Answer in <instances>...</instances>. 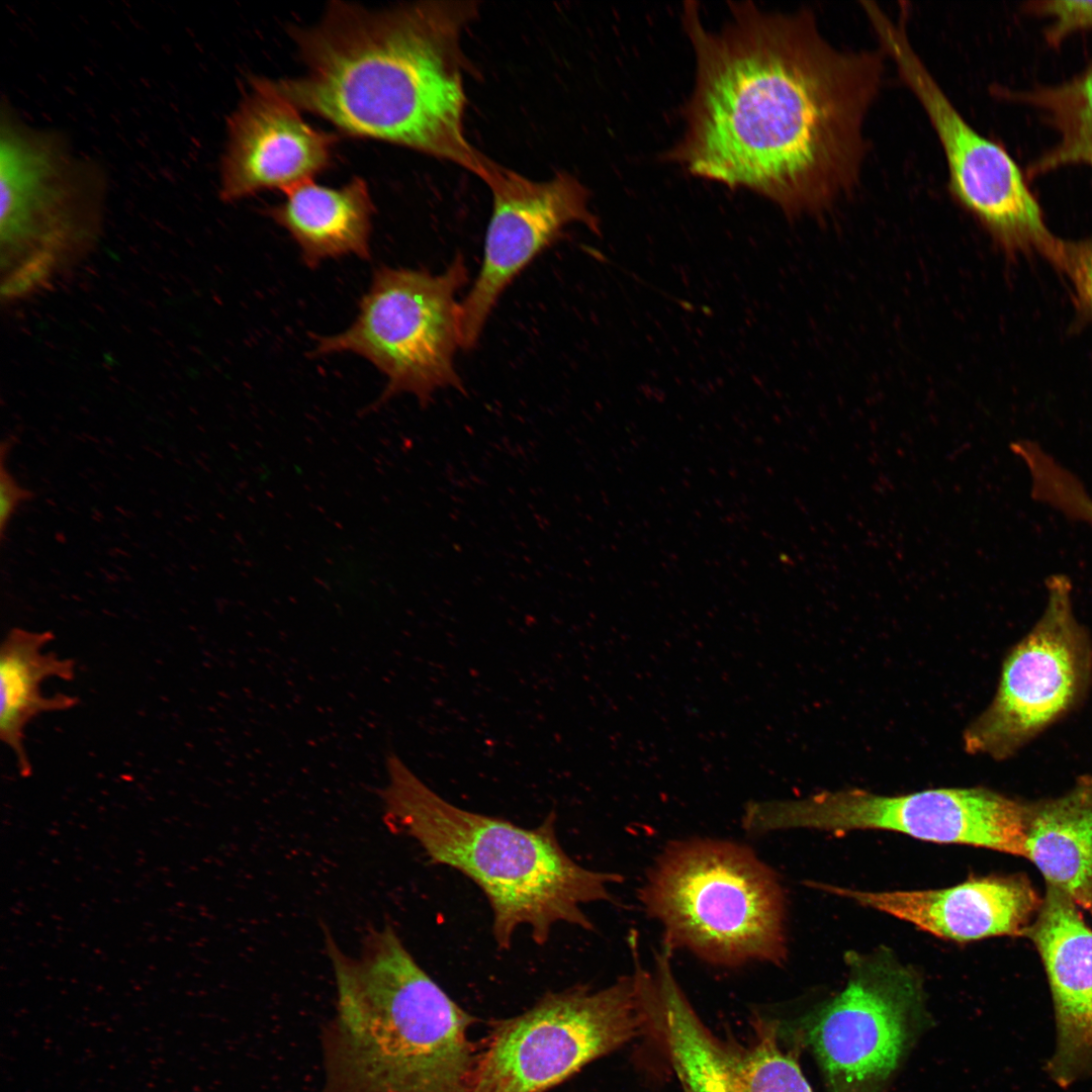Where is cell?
<instances>
[{"label": "cell", "instance_id": "obj_24", "mask_svg": "<svg viewBox=\"0 0 1092 1092\" xmlns=\"http://www.w3.org/2000/svg\"><path fill=\"white\" fill-rule=\"evenodd\" d=\"M15 439L9 437L0 447V535L4 537L8 524L18 507L34 497V492L22 487L6 467V456L14 445Z\"/></svg>", "mask_w": 1092, "mask_h": 1092}, {"label": "cell", "instance_id": "obj_17", "mask_svg": "<svg viewBox=\"0 0 1092 1092\" xmlns=\"http://www.w3.org/2000/svg\"><path fill=\"white\" fill-rule=\"evenodd\" d=\"M821 890L909 922L937 937L967 942L1025 935L1041 902L1020 877L972 878L957 886L919 891L869 892L816 884Z\"/></svg>", "mask_w": 1092, "mask_h": 1092}, {"label": "cell", "instance_id": "obj_18", "mask_svg": "<svg viewBox=\"0 0 1092 1092\" xmlns=\"http://www.w3.org/2000/svg\"><path fill=\"white\" fill-rule=\"evenodd\" d=\"M284 194L282 203L267 208L266 214L290 235L308 268L350 255L370 258L375 208L363 179L354 177L340 188L310 180Z\"/></svg>", "mask_w": 1092, "mask_h": 1092}, {"label": "cell", "instance_id": "obj_20", "mask_svg": "<svg viewBox=\"0 0 1092 1092\" xmlns=\"http://www.w3.org/2000/svg\"><path fill=\"white\" fill-rule=\"evenodd\" d=\"M53 640L50 631L13 628L1 645L0 737L14 753L17 768L24 777L32 768L24 747L27 724L42 713L67 711L78 703L77 698L69 695L47 697L41 693L46 679L72 680L75 675L73 660L44 650Z\"/></svg>", "mask_w": 1092, "mask_h": 1092}, {"label": "cell", "instance_id": "obj_2", "mask_svg": "<svg viewBox=\"0 0 1092 1092\" xmlns=\"http://www.w3.org/2000/svg\"><path fill=\"white\" fill-rule=\"evenodd\" d=\"M477 10L473 1L382 10L332 1L315 25L291 30L303 74L267 83L347 134L450 161L482 180L492 161L465 136L460 44Z\"/></svg>", "mask_w": 1092, "mask_h": 1092}, {"label": "cell", "instance_id": "obj_7", "mask_svg": "<svg viewBox=\"0 0 1092 1092\" xmlns=\"http://www.w3.org/2000/svg\"><path fill=\"white\" fill-rule=\"evenodd\" d=\"M640 975L594 989L542 996L521 1014L492 1022L468 1092H544L646 1033Z\"/></svg>", "mask_w": 1092, "mask_h": 1092}, {"label": "cell", "instance_id": "obj_13", "mask_svg": "<svg viewBox=\"0 0 1092 1092\" xmlns=\"http://www.w3.org/2000/svg\"><path fill=\"white\" fill-rule=\"evenodd\" d=\"M671 953L662 944L653 970L642 969L641 982L646 1034L682 1092H813L799 1064L800 1046L785 1049L777 1018L754 1014L746 1040L710 1030L677 983Z\"/></svg>", "mask_w": 1092, "mask_h": 1092}, {"label": "cell", "instance_id": "obj_4", "mask_svg": "<svg viewBox=\"0 0 1092 1092\" xmlns=\"http://www.w3.org/2000/svg\"><path fill=\"white\" fill-rule=\"evenodd\" d=\"M380 791L386 825L419 843L431 863L450 867L475 883L492 912V934L509 949L515 931L527 925L544 944L560 922L593 929L582 910L612 901L614 873L588 870L562 848L552 811L535 828L457 807L428 787L395 753L385 759Z\"/></svg>", "mask_w": 1092, "mask_h": 1092}, {"label": "cell", "instance_id": "obj_10", "mask_svg": "<svg viewBox=\"0 0 1092 1092\" xmlns=\"http://www.w3.org/2000/svg\"><path fill=\"white\" fill-rule=\"evenodd\" d=\"M847 958L844 989L780 1033L811 1050L829 1092H884L926 1022L922 981L889 953Z\"/></svg>", "mask_w": 1092, "mask_h": 1092}, {"label": "cell", "instance_id": "obj_11", "mask_svg": "<svg viewBox=\"0 0 1092 1092\" xmlns=\"http://www.w3.org/2000/svg\"><path fill=\"white\" fill-rule=\"evenodd\" d=\"M1027 805L986 788H942L884 796L861 789L799 800L757 802V834L809 828L889 830L928 842L964 844L1026 856Z\"/></svg>", "mask_w": 1092, "mask_h": 1092}, {"label": "cell", "instance_id": "obj_21", "mask_svg": "<svg viewBox=\"0 0 1092 1092\" xmlns=\"http://www.w3.org/2000/svg\"><path fill=\"white\" fill-rule=\"evenodd\" d=\"M1006 96L1039 109L1059 134V142L1030 164L1029 177L1065 165L1092 166V65L1059 85Z\"/></svg>", "mask_w": 1092, "mask_h": 1092}, {"label": "cell", "instance_id": "obj_15", "mask_svg": "<svg viewBox=\"0 0 1092 1092\" xmlns=\"http://www.w3.org/2000/svg\"><path fill=\"white\" fill-rule=\"evenodd\" d=\"M251 84L252 92L228 118L218 191L224 202L312 180L330 167L338 142L305 122L266 78L255 77Z\"/></svg>", "mask_w": 1092, "mask_h": 1092}, {"label": "cell", "instance_id": "obj_5", "mask_svg": "<svg viewBox=\"0 0 1092 1092\" xmlns=\"http://www.w3.org/2000/svg\"><path fill=\"white\" fill-rule=\"evenodd\" d=\"M1 298L18 303L48 290L96 245L107 176L55 129L0 113Z\"/></svg>", "mask_w": 1092, "mask_h": 1092}, {"label": "cell", "instance_id": "obj_16", "mask_svg": "<svg viewBox=\"0 0 1092 1092\" xmlns=\"http://www.w3.org/2000/svg\"><path fill=\"white\" fill-rule=\"evenodd\" d=\"M1025 935L1043 961L1053 995L1057 1039L1048 1072L1068 1087L1092 1072V930L1077 904L1048 886Z\"/></svg>", "mask_w": 1092, "mask_h": 1092}, {"label": "cell", "instance_id": "obj_6", "mask_svg": "<svg viewBox=\"0 0 1092 1092\" xmlns=\"http://www.w3.org/2000/svg\"><path fill=\"white\" fill-rule=\"evenodd\" d=\"M639 899L663 928V944L716 966H780L787 958L786 898L751 848L721 839L670 842Z\"/></svg>", "mask_w": 1092, "mask_h": 1092}, {"label": "cell", "instance_id": "obj_9", "mask_svg": "<svg viewBox=\"0 0 1092 1092\" xmlns=\"http://www.w3.org/2000/svg\"><path fill=\"white\" fill-rule=\"evenodd\" d=\"M864 13L881 50L892 59L937 134L956 200L1004 254H1035L1058 269L1065 241L1049 230L1015 161L999 144L976 131L957 110L913 49L905 15L895 21L876 4Z\"/></svg>", "mask_w": 1092, "mask_h": 1092}, {"label": "cell", "instance_id": "obj_3", "mask_svg": "<svg viewBox=\"0 0 1092 1092\" xmlns=\"http://www.w3.org/2000/svg\"><path fill=\"white\" fill-rule=\"evenodd\" d=\"M324 930L337 1004L323 1033L321 1092H468L475 1018L419 966L392 925L372 927L358 956Z\"/></svg>", "mask_w": 1092, "mask_h": 1092}, {"label": "cell", "instance_id": "obj_1", "mask_svg": "<svg viewBox=\"0 0 1092 1092\" xmlns=\"http://www.w3.org/2000/svg\"><path fill=\"white\" fill-rule=\"evenodd\" d=\"M730 5L731 19L712 31L686 3L696 82L669 156L695 176L765 196L788 217L823 212L859 178L885 54L834 48L809 11Z\"/></svg>", "mask_w": 1092, "mask_h": 1092}, {"label": "cell", "instance_id": "obj_19", "mask_svg": "<svg viewBox=\"0 0 1092 1092\" xmlns=\"http://www.w3.org/2000/svg\"><path fill=\"white\" fill-rule=\"evenodd\" d=\"M1026 856L1048 882L1092 914V777L1061 797L1028 805Z\"/></svg>", "mask_w": 1092, "mask_h": 1092}, {"label": "cell", "instance_id": "obj_25", "mask_svg": "<svg viewBox=\"0 0 1092 1092\" xmlns=\"http://www.w3.org/2000/svg\"><path fill=\"white\" fill-rule=\"evenodd\" d=\"M1083 522L1092 527V503L1086 507L1083 513Z\"/></svg>", "mask_w": 1092, "mask_h": 1092}, {"label": "cell", "instance_id": "obj_23", "mask_svg": "<svg viewBox=\"0 0 1092 1092\" xmlns=\"http://www.w3.org/2000/svg\"><path fill=\"white\" fill-rule=\"evenodd\" d=\"M1026 10L1052 18L1045 39L1059 44L1074 31L1092 28V1L1041 0L1026 3Z\"/></svg>", "mask_w": 1092, "mask_h": 1092}, {"label": "cell", "instance_id": "obj_8", "mask_svg": "<svg viewBox=\"0 0 1092 1092\" xmlns=\"http://www.w3.org/2000/svg\"><path fill=\"white\" fill-rule=\"evenodd\" d=\"M468 270L457 255L441 274L406 268H377L344 332L316 338L312 355L349 352L372 363L386 385L370 408L401 393L427 405L435 391L463 389L454 356L460 345L458 290Z\"/></svg>", "mask_w": 1092, "mask_h": 1092}, {"label": "cell", "instance_id": "obj_14", "mask_svg": "<svg viewBox=\"0 0 1092 1092\" xmlns=\"http://www.w3.org/2000/svg\"><path fill=\"white\" fill-rule=\"evenodd\" d=\"M484 183L492 195L479 273L459 303V336L463 349L473 348L502 293L571 223L600 234L589 210L587 189L572 175L556 173L534 181L493 162Z\"/></svg>", "mask_w": 1092, "mask_h": 1092}, {"label": "cell", "instance_id": "obj_12", "mask_svg": "<svg viewBox=\"0 0 1092 1092\" xmlns=\"http://www.w3.org/2000/svg\"><path fill=\"white\" fill-rule=\"evenodd\" d=\"M1045 604L1009 651L997 692L966 729L965 749L996 760L1011 757L1079 705L1092 681V641L1073 604L1065 573L1044 581Z\"/></svg>", "mask_w": 1092, "mask_h": 1092}, {"label": "cell", "instance_id": "obj_22", "mask_svg": "<svg viewBox=\"0 0 1092 1092\" xmlns=\"http://www.w3.org/2000/svg\"><path fill=\"white\" fill-rule=\"evenodd\" d=\"M1060 273L1065 275L1072 285L1078 316L1086 323H1092V238L1065 241Z\"/></svg>", "mask_w": 1092, "mask_h": 1092}]
</instances>
